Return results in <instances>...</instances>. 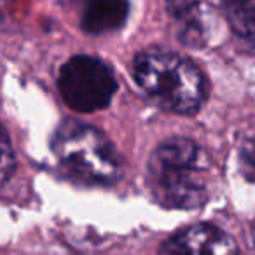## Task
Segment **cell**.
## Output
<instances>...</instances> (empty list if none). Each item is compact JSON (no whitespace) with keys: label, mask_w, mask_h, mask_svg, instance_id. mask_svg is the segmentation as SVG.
Returning a JSON list of instances; mask_svg holds the SVG:
<instances>
[{"label":"cell","mask_w":255,"mask_h":255,"mask_svg":"<svg viewBox=\"0 0 255 255\" xmlns=\"http://www.w3.org/2000/svg\"><path fill=\"white\" fill-rule=\"evenodd\" d=\"M210 161L205 150L189 138L159 143L149 159L152 194L168 208H198L208 199Z\"/></svg>","instance_id":"1"},{"label":"cell","mask_w":255,"mask_h":255,"mask_svg":"<svg viewBox=\"0 0 255 255\" xmlns=\"http://www.w3.org/2000/svg\"><path fill=\"white\" fill-rule=\"evenodd\" d=\"M133 75L143 93L163 109L194 114L206 98V82L191 60L164 49H149L135 58Z\"/></svg>","instance_id":"2"},{"label":"cell","mask_w":255,"mask_h":255,"mask_svg":"<svg viewBox=\"0 0 255 255\" xmlns=\"http://www.w3.org/2000/svg\"><path fill=\"white\" fill-rule=\"evenodd\" d=\"M53 152L70 177L88 184H112L123 171L112 142L100 129L79 121H65L58 128Z\"/></svg>","instance_id":"3"},{"label":"cell","mask_w":255,"mask_h":255,"mask_svg":"<svg viewBox=\"0 0 255 255\" xmlns=\"http://www.w3.org/2000/svg\"><path fill=\"white\" fill-rule=\"evenodd\" d=\"M117 79L107 63L88 54L70 58L58 74V93L75 112L91 114L110 105Z\"/></svg>","instance_id":"4"},{"label":"cell","mask_w":255,"mask_h":255,"mask_svg":"<svg viewBox=\"0 0 255 255\" xmlns=\"http://www.w3.org/2000/svg\"><path fill=\"white\" fill-rule=\"evenodd\" d=\"M180 255H238L234 240L210 224H198L170 238Z\"/></svg>","instance_id":"5"},{"label":"cell","mask_w":255,"mask_h":255,"mask_svg":"<svg viewBox=\"0 0 255 255\" xmlns=\"http://www.w3.org/2000/svg\"><path fill=\"white\" fill-rule=\"evenodd\" d=\"M77 5L79 21L84 32L102 35L121 28L129 12L128 0H72Z\"/></svg>","instance_id":"6"},{"label":"cell","mask_w":255,"mask_h":255,"mask_svg":"<svg viewBox=\"0 0 255 255\" xmlns=\"http://www.w3.org/2000/svg\"><path fill=\"white\" fill-rule=\"evenodd\" d=\"M171 18L180 28V39L189 46H201L210 37V19L205 0H164Z\"/></svg>","instance_id":"7"},{"label":"cell","mask_w":255,"mask_h":255,"mask_svg":"<svg viewBox=\"0 0 255 255\" xmlns=\"http://www.w3.org/2000/svg\"><path fill=\"white\" fill-rule=\"evenodd\" d=\"M222 7L234 35L255 47V0H222Z\"/></svg>","instance_id":"8"},{"label":"cell","mask_w":255,"mask_h":255,"mask_svg":"<svg viewBox=\"0 0 255 255\" xmlns=\"http://www.w3.org/2000/svg\"><path fill=\"white\" fill-rule=\"evenodd\" d=\"M14 150L11 147V140H9L7 131L4 129V135H2V184H7L9 178H11L12 171H14Z\"/></svg>","instance_id":"9"},{"label":"cell","mask_w":255,"mask_h":255,"mask_svg":"<svg viewBox=\"0 0 255 255\" xmlns=\"http://www.w3.org/2000/svg\"><path fill=\"white\" fill-rule=\"evenodd\" d=\"M241 161H243V166L255 175V136L245 143L241 150Z\"/></svg>","instance_id":"10"},{"label":"cell","mask_w":255,"mask_h":255,"mask_svg":"<svg viewBox=\"0 0 255 255\" xmlns=\"http://www.w3.org/2000/svg\"><path fill=\"white\" fill-rule=\"evenodd\" d=\"M250 238H252V247H254V250H255V224H254V227H252Z\"/></svg>","instance_id":"11"}]
</instances>
